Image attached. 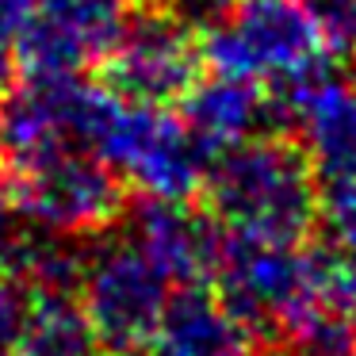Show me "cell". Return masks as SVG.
<instances>
[{"label":"cell","mask_w":356,"mask_h":356,"mask_svg":"<svg viewBox=\"0 0 356 356\" xmlns=\"http://www.w3.org/2000/svg\"><path fill=\"white\" fill-rule=\"evenodd\" d=\"M207 215L222 230L268 241H302L318 222V177L287 138L257 134L211 154Z\"/></svg>","instance_id":"obj_1"},{"label":"cell","mask_w":356,"mask_h":356,"mask_svg":"<svg viewBox=\"0 0 356 356\" xmlns=\"http://www.w3.org/2000/svg\"><path fill=\"white\" fill-rule=\"evenodd\" d=\"M88 149L108 161L119 180L154 200H192L211 165V154L195 142L184 119L154 104L123 100L111 88Z\"/></svg>","instance_id":"obj_2"},{"label":"cell","mask_w":356,"mask_h":356,"mask_svg":"<svg viewBox=\"0 0 356 356\" xmlns=\"http://www.w3.org/2000/svg\"><path fill=\"white\" fill-rule=\"evenodd\" d=\"M108 88L88 85L81 73H27L0 100V161L27 172L70 149H88Z\"/></svg>","instance_id":"obj_3"},{"label":"cell","mask_w":356,"mask_h":356,"mask_svg":"<svg viewBox=\"0 0 356 356\" xmlns=\"http://www.w3.org/2000/svg\"><path fill=\"white\" fill-rule=\"evenodd\" d=\"M211 287L249 333H280L314 302V249H302V241L226 234Z\"/></svg>","instance_id":"obj_4"},{"label":"cell","mask_w":356,"mask_h":356,"mask_svg":"<svg viewBox=\"0 0 356 356\" xmlns=\"http://www.w3.org/2000/svg\"><path fill=\"white\" fill-rule=\"evenodd\" d=\"M200 50L215 73L268 85L318 58H330L318 47L299 0H234L215 24L203 27Z\"/></svg>","instance_id":"obj_5"},{"label":"cell","mask_w":356,"mask_h":356,"mask_svg":"<svg viewBox=\"0 0 356 356\" xmlns=\"http://www.w3.org/2000/svg\"><path fill=\"white\" fill-rule=\"evenodd\" d=\"M77 287L100 348H108L111 356H138L149 345L172 291L169 280L127 238L88 245V264Z\"/></svg>","instance_id":"obj_6"},{"label":"cell","mask_w":356,"mask_h":356,"mask_svg":"<svg viewBox=\"0 0 356 356\" xmlns=\"http://www.w3.org/2000/svg\"><path fill=\"white\" fill-rule=\"evenodd\" d=\"M12 207L35 230L85 238L123 218V180L92 149H70L50 161L16 172Z\"/></svg>","instance_id":"obj_7"},{"label":"cell","mask_w":356,"mask_h":356,"mask_svg":"<svg viewBox=\"0 0 356 356\" xmlns=\"http://www.w3.org/2000/svg\"><path fill=\"white\" fill-rule=\"evenodd\" d=\"M203 50L195 27L172 8H149L131 16L115 50L104 58V81L115 96L165 108L184 100L200 77Z\"/></svg>","instance_id":"obj_8"},{"label":"cell","mask_w":356,"mask_h":356,"mask_svg":"<svg viewBox=\"0 0 356 356\" xmlns=\"http://www.w3.org/2000/svg\"><path fill=\"white\" fill-rule=\"evenodd\" d=\"M131 24V0H35L16 35L24 73H81L115 50Z\"/></svg>","instance_id":"obj_9"},{"label":"cell","mask_w":356,"mask_h":356,"mask_svg":"<svg viewBox=\"0 0 356 356\" xmlns=\"http://www.w3.org/2000/svg\"><path fill=\"white\" fill-rule=\"evenodd\" d=\"M127 215V241L161 272L169 284H207L222 253V226L188 200L142 195Z\"/></svg>","instance_id":"obj_10"},{"label":"cell","mask_w":356,"mask_h":356,"mask_svg":"<svg viewBox=\"0 0 356 356\" xmlns=\"http://www.w3.org/2000/svg\"><path fill=\"white\" fill-rule=\"evenodd\" d=\"M253 333L211 284H177L161 307L149 356H249Z\"/></svg>","instance_id":"obj_11"},{"label":"cell","mask_w":356,"mask_h":356,"mask_svg":"<svg viewBox=\"0 0 356 356\" xmlns=\"http://www.w3.org/2000/svg\"><path fill=\"white\" fill-rule=\"evenodd\" d=\"M180 104H184L180 119L207 154L257 138L264 134V127H272L268 92L261 88V81L234 77V73L211 70V77H195Z\"/></svg>","instance_id":"obj_12"},{"label":"cell","mask_w":356,"mask_h":356,"mask_svg":"<svg viewBox=\"0 0 356 356\" xmlns=\"http://www.w3.org/2000/svg\"><path fill=\"white\" fill-rule=\"evenodd\" d=\"M100 337L85 314V302L73 291H39L27 295L12 356H96Z\"/></svg>","instance_id":"obj_13"},{"label":"cell","mask_w":356,"mask_h":356,"mask_svg":"<svg viewBox=\"0 0 356 356\" xmlns=\"http://www.w3.org/2000/svg\"><path fill=\"white\" fill-rule=\"evenodd\" d=\"M280 333L291 356H356V318L318 299L307 302Z\"/></svg>","instance_id":"obj_14"},{"label":"cell","mask_w":356,"mask_h":356,"mask_svg":"<svg viewBox=\"0 0 356 356\" xmlns=\"http://www.w3.org/2000/svg\"><path fill=\"white\" fill-rule=\"evenodd\" d=\"M318 47L330 58H353L356 62V0H299Z\"/></svg>","instance_id":"obj_15"},{"label":"cell","mask_w":356,"mask_h":356,"mask_svg":"<svg viewBox=\"0 0 356 356\" xmlns=\"http://www.w3.org/2000/svg\"><path fill=\"white\" fill-rule=\"evenodd\" d=\"M314 299L356 318V257L333 245L314 249Z\"/></svg>","instance_id":"obj_16"},{"label":"cell","mask_w":356,"mask_h":356,"mask_svg":"<svg viewBox=\"0 0 356 356\" xmlns=\"http://www.w3.org/2000/svg\"><path fill=\"white\" fill-rule=\"evenodd\" d=\"M318 222L325 226V245L356 257V180L322 184V192H318Z\"/></svg>","instance_id":"obj_17"},{"label":"cell","mask_w":356,"mask_h":356,"mask_svg":"<svg viewBox=\"0 0 356 356\" xmlns=\"http://www.w3.org/2000/svg\"><path fill=\"white\" fill-rule=\"evenodd\" d=\"M24 307H27V295L19 291V280H12L8 272H0V356L16 353Z\"/></svg>","instance_id":"obj_18"},{"label":"cell","mask_w":356,"mask_h":356,"mask_svg":"<svg viewBox=\"0 0 356 356\" xmlns=\"http://www.w3.org/2000/svg\"><path fill=\"white\" fill-rule=\"evenodd\" d=\"M35 0H0V42H16V35L24 31V24L31 19Z\"/></svg>","instance_id":"obj_19"},{"label":"cell","mask_w":356,"mask_h":356,"mask_svg":"<svg viewBox=\"0 0 356 356\" xmlns=\"http://www.w3.org/2000/svg\"><path fill=\"white\" fill-rule=\"evenodd\" d=\"M16 207H12V200H4L0 195V272H4V261H8L12 245H16L19 230H16Z\"/></svg>","instance_id":"obj_20"},{"label":"cell","mask_w":356,"mask_h":356,"mask_svg":"<svg viewBox=\"0 0 356 356\" xmlns=\"http://www.w3.org/2000/svg\"><path fill=\"white\" fill-rule=\"evenodd\" d=\"M16 88V54L8 42H0V100Z\"/></svg>","instance_id":"obj_21"},{"label":"cell","mask_w":356,"mask_h":356,"mask_svg":"<svg viewBox=\"0 0 356 356\" xmlns=\"http://www.w3.org/2000/svg\"><path fill=\"white\" fill-rule=\"evenodd\" d=\"M0 165H4V161H0Z\"/></svg>","instance_id":"obj_22"},{"label":"cell","mask_w":356,"mask_h":356,"mask_svg":"<svg viewBox=\"0 0 356 356\" xmlns=\"http://www.w3.org/2000/svg\"><path fill=\"white\" fill-rule=\"evenodd\" d=\"M230 4H234V0H230Z\"/></svg>","instance_id":"obj_23"}]
</instances>
